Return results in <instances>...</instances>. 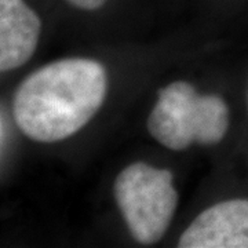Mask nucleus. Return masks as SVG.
Listing matches in <instances>:
<instances>
[{"instance_id": "obj_1", "label": "nucleus", "mask_w": 248, "mask_h": 248, "mask_svg": "<svg viewBox=\"0 0 248 248\" xmlns=\"http://www.w3.org/2000/svg\"><path fill=\"white\" fill-rule=\"evenodd\" d=\"M107 93V71L99 62L60 60L21 81L14 93L13 115L28 138L45 143L62 141L95 116Z\"/></svg>"}, {"instance_id": "obj_2", "label": "nucleus", "mask_w": 248, "mask_h": 248, "mask_svg": "<svg viewBox=\"0 0 248 248\" xmlns=\"http://www.w3.org/2000/svg\"><path fill=\"white\" fill-rule=\"evenodd\" d=\"M229 127V109L217 95H200L187 81H174L159 93L148 130L163 146L185 151L193 142L215 145Z\"/></svg>"}, {"instance_id": "obj_3", "label": "nucleus", "mask_w": 248, "mask_h": 248, "mask_svg": "<svg viewBox=\"0 0 248 248\" xmlns=\"http://www.w3.org/2000/svg\"><path fill=\"white\" fill-rule=\"evenodd\" d=\"M113 193L130 233L138 243L153 244L164 236L178 204L169 170L133 163L117 175Z\"/></svg>"}, {"instance_id": "obj_5", "label": "nucleus", "mask_w": 248, "mask_h": 248, "mask_svg": "<svg viewBox=\"0 0 248 248\" xmlns=\"http://www.w3.org/2000/svg\"><path fill=\"white\" fill-rule=\"evenodd\" d=\"M40 29V18L24 0H0V71H14L31 60Z\"/></svg>"}, {"instance_id": "obj_6", "label": "nucleus", "mask_w": 248, "mask_h": 248, "mask_svg": "<svg viewBox=\"0 0 248 248\" xmlns=\"http://www.w3.org/2000/svg\"><path fill=\"white\" fill-rule=\"evenodd\" d=\"M69 4L78 7L81 10H87V11H93L104 6V3L107 0H66Z\"/></svg>"}, {"instance_id": "obj_4", "label": "nucleus", "mask_w": 248, "mask_h": 248, "mask_svg": "<svg viewBox=\"0 0 248 248\" xmlns=\"http://www.w3.org/2000/svg\"><path fill=\"white\" fill-rule=\"evenodd\" d=\"M179 248H248V200L221 202L195 218Z\"/></svg>"}]
</instances>
